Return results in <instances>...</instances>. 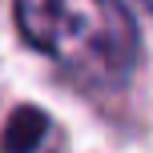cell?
<instances>
[{
    "instance_id": "6da1fadb",
    "label": "cell",
    "mask_w": 153,
    "mask_h": 153,
    "mask_svg": "<svg viewBox=\"0 0 153 153\" xmlns=\"http://www.w3.org/2000/svg\"><path fill=\"white\" fill-rule=\"evenodd\" d=\"M12 12L36 53L93 89H117L137 69L141 36L121 0H12Z\"/></svg>"
},
{
    "instance_id": "7a4b0ae2",
    "label": "cell",
    "mask_w": 153,
    "mask_h": 153,
    "mask_svg": "<svg viewBox=\"0 0 153 153\" xmlns=\"http://www.w3.org/2000/svg\"><path fill=\"white\" fill-rule=\"evenodd\" d=\"M45 133H48V117L40 113L36 105H20V109H12V117L4 121L0 149L4 153H36L45 145Z\"/></svg>"
},
{
    "instance_id": "3957f363",
    "label": "cell",
    "mask_w": 153,
    "mask_h": 153,
    "mask_svg": "<svg viewBox=\"0 0 153 153\" xmlns=\"http://www.w3.org/2000/svg\"><path fill=\"white\" fill-rule=\"evenodd\" d=\"M145 4H149V8H153V0H145Z\"/></svg>"
}]
</instances>
